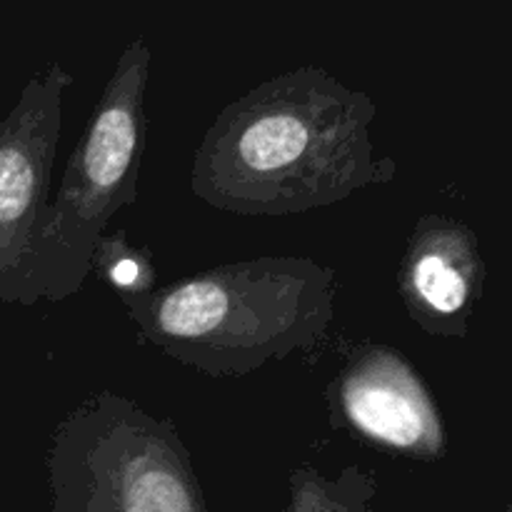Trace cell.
<instances>
[{
	"label": "cell",
	"instance_id": "cell-10",
	"mask_svg": "<svg viewBox=\"0 0 512 512\" xmlns=\"http://www.w3.org/2000/svg\"><path fill=\"white\" fill-rule=\"evenodd\" d=\"M500 512H512V500H510V503H508V505H505V508H503V510H500Z\"/></svg>",
	"mask_w": 512,
	"mask_h": 512
},
{
	"label": "cell",
	"instance_id": "cell-5",
	"mask_svg": "<svg viewBox=\"0 0 512 512\" xmlns=\"http://www.w3.org/2000/svg\"><path fill=\"white\" fill-rule=\"evenodd\" d=\"M63 63L45 65L0 120V303L35 305V243L50 205L65 93Z\"/></svg>",
	"mask_w": 512,
	"mask_h": 512
},
{
	"label": "cell",
	"instance_id": "cell-2",
	"mask_svg": "<svg viewBox=\"0 0 512 512\" xmlns=\"http://www.w3.org/2000/svg\"><path fill=\"white\" fill-rule=\"evenodd\" d=\"M338 275L305 255L215 265L123 295L140 343L208 378H243L313 350L335 320Z\"/></svg>",
	"mask_w": 512,
	"mask_h": 512
},
{
	"label": "cell",
	"instance_id": "cell-9",
	"mask_svg": "<svg viewBox=\"0 0 512 512\" xmlns=\"http://www.w3.org/2000/svg\"><path fill=\"white\" fill-rule=\"evenodd\" d=\"M93 268L123 295H143L155 288L153 260L145 250L128 243L125 230L103 235L95 245Z\"/></svg>",
	"mask_w": 512,
	"mask_h": 512
},
{
	"label": "cell",
	"instance_id": "cell-1",
	"mask_svg": "<svg viewBox=\"0 0 512 512\" xmlns=\"http://www.w3.org/2000/svg\"><path fill=\"white\" fill-rule=\"evenodd\" d=\"M378 105L308 63L230 100L193 155L195 198L243 218H285L395 178L378 153Z\"/></svg>",
	"mask_w": 512,
	"mask_h": 512
},
{
	"label": "cell",
	"instance_id": "cell-4",
	"mask_svg": "<svg viewBox=\"0 0 512 512\" xmlns=\"http://www.w3.org/2000/svg\"><path fill=\"white\" fill-rule=\"evenodd\" d=\"M45 470L50 512H208L173 420L110 390L60 420Z\"/></svg>",
	"mask_w": 512,
	"mask_h": 512
},
{
	"label": "cell",
	"instance_id": "cell-3",
	"mask_svg": "<svg viewBox=\"0 0 512 512\" xmlns=\"http://www.w3.org/2000/svg\"><path fill=\"white\" fill-rule=\"evenodd\" d=\"M150 63L153 53L143 35L125 45L65 163L35 243V303H60L78 293L93 270L95 245L108 223L138 200Z\"/></svg>",
	"mask_w": 512,
	"mask_h": 512
},
{
	"label": "cell",
	"instance_id": "cell-6",
	"mask_svg": "<svg viewBox=\"0 0 512 512\" xmlns=\"http://www.w3.org/2000/svg\"><path fill=\"white\" fill-rule=\"evenodd\" d=\"M330 425L370 448L435 463L448 430L433 390L413 363L385 343H360L325 390Z\"/></svg>",
	"mask_w": 512,
	"mask_h": 512
},
{
	"label": "cell",
	"instance_id": "cell-7",
	"mask_svg": "<svg viewBox=\"0 0 512 512\" xmlns=\"http://www.w3.org/2000/svg\"><path fill=\"white\" fill-rule=\"evenodd\" d=\"M485 278L478 233L463 220L428 213L405 243L395 285L410 320L430 338L465 340Z\"/></svg>",
	"mask_w": 512,
	"mask_h": 512
},
{
	"label": "cell",
	"instance_id": "cell-8",
	"mask_svg": "<svg viewBox=\"0 0 512 512\" xmlns=\"http://www.w3.org/2000/svg\"><path fill=\"white\" fill-rule=\"evenodd\" d=\"M378 478L360 465H345L338 475H325L303 463L288 475V503L283 512H375Z\"/></svg>",
	"mask_w": 512,
	"mask_h": 512
}]
</instances>
